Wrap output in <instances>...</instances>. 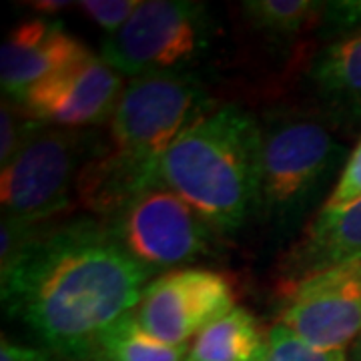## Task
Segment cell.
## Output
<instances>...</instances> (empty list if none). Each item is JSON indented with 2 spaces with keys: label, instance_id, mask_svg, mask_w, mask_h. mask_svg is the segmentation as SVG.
Masks as SVG:
<instances>
[{
  "label": "cell",
  "instance_id": "52a82bcc",
  "mask_svg": "<svg viewBox=\"0 0 361 361\" xmlns=\"http://www.w3.org/2000/svg\"><path fill=\"white\" fill-rule=\"evenodd\" d=\"M104 225L130 257L153 273L203 257L215 233L183 197L161 183L135 197Z\"/></svg>",
  "mask_w": 361,
  "mask_h": 361
},
{
  "label": "cell",
  "instance_id": "ffe728a7",
  "mask_svg": "<svg viewBox=\"0 0 361 361\" xmlns=\"http://www.w3.org/2000/svg\"><path fill=\"white\" fill-rule=\"evenodd\" d=\"M40 225L14 219L11 215H2L0 223V277L6 275L14 265L25 257L28 247L39 237Z\"/></svg>",
  "mask_w": 361,
  "mask_h": 361
},
{
  "label": "cell",
  "instance_id": "30bf717a",
  "mask_svg": "<svg viewBox=\"0 0 361 361\" xmlns=\"http://www.w3.org/2000/svg\"><path fill=\"white\" fill-rule=\"evenodd\" d=\"M325 42L315 51L305 78L329 113L361 118V0L323 2Z\"/></svg>",
  "mask_w": 361,
  "mask_h": 361
},
{
  "label": "cell",
  "instance_id": "4fadbf2b",
  "mask_svg": "<svg viewBox=\"0 0 361 361\" xmlns=\"http://www.w3.org/2000/svg\"><path fill=\"white\" fill-rule=\"evenodd\" d=\"M361 261V199L336 211H319L285 261L287 283Z\"/></svg>",
  "mask_w": 361,
  "mask_h": 361
},
{
  "label": "cell",
  "instance_id": "277c9868",
  "mask_svg": "<svg viewBox=\"0 0 361 361\" xmlns=\"http://www.w3.org/2000/svg\"><path fill=\"white\" fill-rule=\"evenodd\" d=\"M106 142L97 133L42 125L0 173L4 215L40 225L71 207L80 171Z\"/></svg>",
  "mask_w": 361,
  "mask_h": 361
},
{
  "label": "cell",
  "instance_id": "ba28073f",
  "mask_svg": "<svg viewBox=\"0 0 361 361\" xmlns=\"http://www.w3.org/2000/svg\"><path fill=\"white\" fill-rule=\"evenodd\" d=\"M233 307L235 295L225 275L209 269H177L147 285L133 313L151 336L171 345H187Z\"/></svg>",
  "mask_w": 361,
  "mask_h": 361
},
{
  "label": "cell",
  "instance_id": "7402d4cb",
  "mask_svg": "<svg viewBox=\"0 0 361 361\" xmlns=\"http://www.w3.org/2000/svg\"><path fill=\"white\" fill-rule=\"evenodd\" d=\"M361 199V141L349 153L348 163L339 173L334 191L329 193L322 211H336Z\"/></svg>",
  "mask_w": 361,
  "mask_h": 361
},
{
  "label": "cell",
  "instance_id": "603a6c76",
  "mask_svg": "<svg viewBox=\"0 0 361 361\" xmlns=\"http://www.w3.org/2000/svg\"><path fill=\"white\" fill-rule=\"evenodd\" d=\"M0 361H56V357L47 349L16 345V343L2 339V343H0Z\"/></svg>",
  "mask_w": 361,
  "mask_h": 361
},
{
  "label": "cell",
  "instance_id": "6da1fadb",
  "mask_svg": "<svg viewBox=\"0 0 361 361\" xmlns=\"http://www.w3.org/2000/svg\"><path fill=\"white\" fill-rule=\"evenodd\" d=\"M151 275L104 223L77 219L40 229L2 275V305L54 357L90 361L104 334L139 305Z\"/></svg>",
  "mask_w": 361,
  "mask_h": 361
},
{
  "label": "cell",
  "instance_id": "cb8c5ba5",
  "mask_svg": "<svg viewBox=\"0 0 361 361\" xmlns=\"http://www.w3.org/2000/svg\"><path fill=\"white\" fill-rule=\"evenodd\" d=\"M337 275L339 279L343 281L345 287H349L351 291H357L361 293V261L360 263H351V265H343V267H337Z\"/></svg>",
  "mask_w": 361,
  "mask_h": 361
},
{
  "label": "cell",
  "instance_id": "3957f363",
  "mask_svg": "<svg viewBox=\"0 0 361 361\" xmlns=\"http://www.w3.org/2000/svg\"><path fill=\"white\" fill-rule=\"evenodd\" d=\"M348 149L327 118L277 113L261 123L259 211L279 231L293 229L348 163Z\"/></svg>",
  "mask_w": 361,
  "mask_h": 361
},
{
  "label": "cell",
  "instance_id": "e0dca14e",
  "mask_svg": "<svg viewBox=\"0 0 361 361\" xmlns=\"http://www.w3.org/2000/svg\"><path fill=\"white\" fill-rule=\"evenodd\" d=\"M247 25L271 37H293L319 25L323 2L311 0H249L241 4Z\"/></svg>",
  "mask_w": 361,
  "mask_h": 361
},
{
  "label": "cell",
  "instance_id": "7c38bea8",
  "mask_svg": "<svg viewBox=\"0 0 361 361\" xmlns=\"http://www.w3.org/2000/svg\"><path fill=\"white\" fill-rule=\"evenodd\" d=\"M281 323L311 345L343 349L361 336V293L301 279L289 285Z\"/></svg>",
  "mask_w": 361,
  "mask_h": 361
},
{
  "label": "cell",
  "instance_id": "9a60e30c",
  "mask_svg": "<svg viewBox=\"0 0 361 361\" xmlns=\"http://www.w3.org/2000/svg\"><path fill=\"white\" fill-rule=\"evenodd\" d=\"M265 341L257 319L235 305L195 337L185 361H263Z\"/></svg>",
  "mask_w": 361,
  "mask_h": 361
},
{
  "label": "cell",
  "instance_id": "7a4b0ae2",
  "mask_svg": "<svg viewBox=\"0 0 361 361\" xmlns=\"http://www.w3.org/2000/svg\"><path fill=\"white\" fill-rule=\"evenodd\" d=\"M261 121L239 104L207 111L159 163V183L215 231H237L259 209Z\"/></svg>",
  "mask_w": 361,
  "mask_h": 361
},
{
  "label": "cell",
  "instance_id": "d4e9b609",
  "mask_svg": "<svg viewBox=\"0 0 361 361\" xmlns=\"http://www.w3.org/2000/svg\"><path fill=\"white\" fill-rule=\"evenodd\" d=\"M28 6H32L35 11L47 14H54L59 11H65V8H71V6H77L68 0H35V2H28Z\"/></svg>",
  "mask_w": 361,
  "mask_h": 361
},
{
  "label": "cell",
  "instance_id": "8992f818",
  "mask_svg": "<svg viewBox=\"0 0 361 361\" xmlns=\"http://www.w3.org/2000/svg\"><path fill=\"white\" fill-rule=\"evenodd\" d=\"M205 4L189 0H147L129 23L109 35L101 59L116 73L135 78L149 73L183 71L209 42Z\"/></svg>",
  "mask_w": 361,
  "mask_h": 361
},
{
  "label": "cell",
  "instance_id": "5b68a950",
  "mask_svg": "<svg viewBox=\"0 0 361 361\" xmlns=\"http://www.w3.org/2000/svg\"><path fill=\"white\" fill-rule=\"evenodd\" d=\"M209 109L201 80L185 71L130 78L109 123V142L118 153L159 169L167 149Z\"/></svg>",
  "mask_w": 361,
  "mask_h": 361
},
{
  "label": "cell",
  "instance_id": "9c48e42d",
  "mask_svg": "<svg viewBox=\"0 0 361 361\" xmlns=\"http://www.w3.org/2000/svg\"><path fill=\"white\" fill-rule=\"evenodd\" d=\"M123 89V75L90 52L40 80L18 103L47 127L87 129L111 123Z\"/></svg>",
  "mask_w": 361,
  "mask_h": 361
},
{
  "label": "cell",
  "instance_id": "5bb4252c",
  "mask_svg": "<svg viewBox=\"0 0 361 361\" xmlns=\"http://www.w3.org/2000/svg\"><path fill=\"white\" fill-rule=\"evenodd\" d=\"M157 183L159 169L118 153L109 142L80 171L75 193L82 207L101 215L106 223Z\"/></svg>",
  "mask_w": 361,
  "mask_h": 361
},
{
  "label": "cell",
  "instance_id": "2e32d148",
  "mask_svg": "<svg viewBox=\"0 0 361 361\" xmlns=\"http://www.w3.org/2000/svg\"><path fill=\"white\" fill-rule=\"evenodd\" d=\"M189 345H171L151 336L137 322L135 313L125 315L101 339L97 357L104 361H185Z\"/></svg>",
  "mask_w": 361,
  "mask_h": 361
},
{
  "label": "cell",
  "instance_id": "484cf974",
  "mask_svg": "<svg viewBox=\"0 0 361 361\" xmlns=\"http://www.w3.org/2000/svg\"><path fill=\"white\" fill-rule=\"evenodd\" d=\"M351 361H361V336L355 339V343L351 348Z\"/></svg>",
  "mask_w": 361,
  "mask_h": 361
},
{
  "label": "cell",
  "instance_id": "44dd1931",
  "mask_svg": "<svg viewBox=\"0 0 361 361\" xmlns=\"http://www.w3.org/2000/svg\"><path fill=\"white\" fill-rule=\"evenodd\" d=\"M141 0H85L77 6L109 35H115L118 28L129 23V18L139 8Z\"/></svg>",
  "mask_w": 361,
  "mask_h": 361
},
{
  "label": "cell",
  "instance_id": "8fae6325",
  "mask_svg": "<svg viewBox=\"0 0 361 361\" xmlns=\"http://www.w3.org/2000/svg\"><path fill=\"white\" fill-rule=\"evenodd\" d=\"M61 20L32 18L8 32L0 54V85L4 97L18 101L40 80L89 56Z\"/></svg>",
  "mask_w": 361,
  "mask_h": 361
},
{
  "label": "cell",
  "instance_id": "4316f807",
  "mask_svg": "<svg viewBox=\"0 0 361 361\" xmlns=\"http://www.w3.org/2000/svg\"><path fill=\"white\" fill-rule=\"evenodd\" d=\"M90 361H104V360H103V357H92Z\"/></svg>",
  "mask_w": 361,
  "mask_h": 361
},
{
  "label": "cell",
  "instance_id": "ac0fdd59",
  "mask_svg": "<svg viewBox=\"0 0 361 361\" xmlns=\"http://www.w3.org/2000/svg\"><path fill=\"white\" fill-rule=\"evenodd\" d=\"M263 361H348V355L345 349L311 345L279 322L267 331Z\"/></svg>",
  "mask_w": 361,
  "mask_h": 361
},
{
  "label": "cell",
  "instance_id": "d6986e66",
  "mask_svg": "<svg viewBox=\"0 0 361 361\" xmlns=\"http://www.w3.org/2000/svg\"><path fill=\"white\" fill-rule=\"evenodd\" d=\"M40 127L42 123L26 115L18 101L4 97L0 106V167H6Z\"/></svg>",
  "mask_w": 361,
  "mask_h": 361
}]
</instances>
